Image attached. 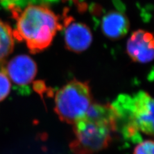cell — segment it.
<instances>
[{
    "instance_id": "7a4b0ae2",
    "label": "cell",
    "mask_w": 154,
    "mask_h": 154,
    "mask_svg": "<svg viewBox=\"0 0 154 154\" xmlns=\"http://www.w3.org/2000/svg\"><path fill=\"white\" fill-rule=\"evenodd\" d=\"M116 120L112 106L93 103L85 116L75 123L73 151L76 154H93L105 148L111 139Z\"/></svg>"
},
{
    "instance_id": "5b68a950",
    "label": "cell",
    "mask_w": 154,
    "mask_h": 154,
    "mask_svg": "<svg viewBox=\"0 0 154 154\" xmlns=\"http://www.w3.org/2000/svg\"><path fill=\"white\" fill-rule=\"evenodd\" d=\"M64 41L67 50L81 53L85 51L93 41L90 28L85 24L76 22L71 16L64 15Z\"/></svg>"
},
{
    "instance_id": "277c9868",
    "label": "cell",
    "mask_w": 154,
    "mask_h": 154,
    "mask_svg": "<svg viewBox=\"0 0 154 154\" xmlns=\"http://www.w3.org/2000/svg\"><path fill=\"white\" fill-rule=\"evenodd\" d=\"M92 103L88 83L73 80L57 93L55 110L62 120L75 124L85 116Z\"/></svg>"
},
{
    "instance_id": "52a82bcc",
    "label": "cell",
    "mask_w": 154,
    "mask_h": 154,
    "mask_svg": "<svg viewBox=\"0 0 154 154\" xmlns=\"http://www.w3.org/2000/svg\"><path fill=\"white\" fill-rule=\"evenodd\" d=\"M127 51L135 62L140 63L151 62L153 57V38L152 33L143 30L134 32L128 40Z\"/></svg>"
},
{
    "instance_id": "3957f363",
    "label": "cell",
    "mask_w": 154,
    "mask_h": 154,
    "mask_svg": "<svg viewBox=\"0 0 154 154\" xmlns=\"http://www.w3.org/2000/svg\"><path fill=\"white\" fill-rule=\"evenodd\" d=\"M116 117L124 118L127 122L130 136L143 133H153V100L150 94L139 91L133 96L122 95L112 105Z\"/></svg>"
},
{
    "instance_id": "30bf717a",
    "label": "cell",
    "mask_w": 154,
    "mask_h": 154,
    "mask_svg": "<svg viewBox=\"0 0 154 154\" xmlns=\"http://www.w3.org/2000/svg\"><path fill=\"white\" fill-rule=\"evenodd\" d=\"M11 84L4 69L0 70V102L5 99L11 91Z\"/></svg>"
},
{
    "instance_id": "8fae6325",
    "label": "cell",
    "mask_w": 154,
    "mask_h": 154,
    "mask_svg": "<svg viewBox=\"0 0 154 154\" xmlns=\"http://www.w3.org/2000/svg\"><path fill=\"white\" fill-rule=\"evenodd\" d=\"M153 150V142L152 140H145L136 146L134 154H154Z\"/></svg>"
},
{
    "instance_id": "9c48e42d",
    "label": "cell",
    "mask_w": 154,
    "mask_h": 154,
    "mask_svg": "<svg viewBox=\"0 0 154 154\" xmlns=\"http://www.w3.org/2000/svg\"><path fill=\"white\" fill-rule=\"evenodd\" d=\"M11 28L0 20V63L11 54L14 46Z\"/></svg>"
},
{
    "instance_id": "ba28073f",
    "label": "cell",
    "mask_w": 154,
    "mask_h": 154,
    "mask_svg": "<svg viewBox=\"0 0 154 154\" xmlns=\"http://www.w3.org/2000/svg\"><path fill=\"white\" fill-rule=\"evenodd\" d=\"M102 28L103 34L111 39H119L127 34L129 21L122 12L112 11L103 17Z\"/></svg>"
},
{
    "instance_id": "6da1fadb",
    "label": "cell",
    "mask_w": 154,
    "mask_h": 154,
    "mask_svg": "<svg viewBox=\"0 0 154 154\" xmlns=\"http://www.w3.org/2000/svg\"><path fill=\"white\" fill-rule=\"evenodd\" d=\"M16 19L14 37L24 41L32 54L45 50L62 26L59 19L50 8L42 5L29 4L24 9L11 11Z\"/></svg>"
},
{
    "instance_id": "8992f818",
    "label": "cell",
    "mask_w": 154,
    "mask_h": 154,
    "mask_svg": "<svg viewBox=\"0 0 154 154\" xmlns=\"http://www.w3.org/2000/svg\"><path fill=\"white\" fill-rule=\"evenodd\" d=\"M14 84L25 86L31 83L36 76L37 64L28 55H18L10 61L4 69Z\"/></svg>"
}]
</instances>
